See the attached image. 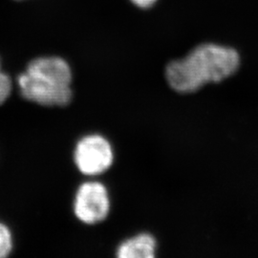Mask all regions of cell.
<instances>
[{"instance_id": "cell-1", "label": "cell", "mask_w": 258, "mask_h": 258, "mask_svg": "<svg viewBox=\"0 0 258 258\" xmlns=\"http://www.w3.org/2000/svg\"><path fill=\"white\" fill-rule=\"evenodd\" d=\"M240 65L238 52L231 47L205 43L182 59L169 62L166 78L169 86L181 94H190L209 83H220L234 74Z\"/></svg>"}, {"instance_id": "cell-2", "label": "cell", "mask_w": 258, "mask_h": 258, "mask_svg": "<svg viewBox=\"0 0 258 258\" xmlns=\"http://www.w3.org/2000/svg\"><path fill=\"white\" fill-rule=\"evenodd\" d=\"M72 72L63 58L42 56L33 59L18 79L22 96L45 106H64L72 99Z\"/></svg>"}, {"instance_id": "cell-3", "label": "cell", "mask_w": 258, "mask_h": 258, "mask_svg": "<svg viewBox=\"0 0 258 258\" xmlns=\"http://www.w3.org/2000/svg\"><path fill=\"white\" fill-rule=\"evenodd\" d=\"M75 163L86 175H97L107 170L113 163V150L109 142L100 135L82 139L75 149Z\"/></svg>"}, {"instance_id": "cell-4", "label": "cell", "mask_w": 258, "mask_h": 258, "mask_svg": "<svg viewBox=\"0 0 258 258\" xmlns=\"http://www.w3.org/2000/svg\"><path fill=\"white\" fill-rule=\"evenodd\" d=\"M109 197L105 186L98 182L82 184L75 198L74 211L81 221L93 225L104 220L109 212Z\"/></svg>"}, {"instance_id": "cell-5", "label": "cell", "mask_w": 258, "mask_h": 258, "mask_svg": "<svg viewBox=\"0 0 258 258\" xmlns=\"http://www.w3.org/2000/svg\"><path fill=\"white\" fill-rule=\"evenodd\" d=\"M156 241L148 233L122 242L118 248L117 256L120 258H152L155 255Z\"/></svg>"}, {"instance_id": "cell-6", "label": "cell", "mask_w": 258, "mask_h": 258, "mask_svg": "<svg viewBox=\"0 0 258 258\" xmlns=\"http://www.w3.org/2000/svg\"><path fill=\"white\" fill-rule=\"evenodd\" d=\"M13 249V239L9 229L0 223V258L6 257Z\"/></svg>"}, {"instance_id": "cell-7", "label": "cell", "mask_w": 258, "mask_h": 258, "mask_svg": "<svg viewBox=\"0 0 258 258\" xmlns=\"http://www.w3.org/2000/svg\"><path fill=\"white\" fill-rule=\"evenodd\" d=\"M12 91V81L9 76L1 71L0 66V104L9 98Z\"/></svg>"}, {"instance_id": "cell-8", "label": "cell", "mask_w": 258, "mask_h": 258, "mask_svg": "<svg viewBox=\"0 0 258 258\" xmlns=\"http://www.w3.org/2000/svg\"><path fill=\"white\" fill-rule=\"evenodd\" d=\"M134 5L138 6L140 8L147 9L153 6L156 3L157 0H130Z\"/></svg>"}]
</instances>
